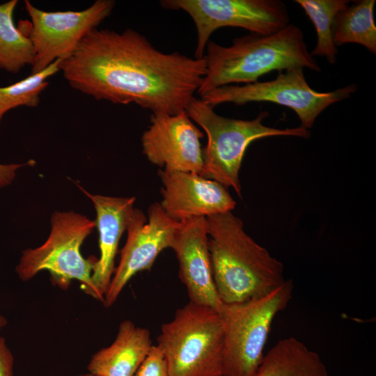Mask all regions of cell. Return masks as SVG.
<instances>
[{
	"mask_svg": "<svg viewBox=\"0 0 376 376\" xmlns=\"http://www.w3.org/2000/svg\"><path fill=\"white\" fill-rule=\"evenodd\" d=\"M160 205L178 221L232 212L236 203L221 183L191 172L159 170Z\"/></svg>",
	"mask_w": 376,
	"mask_h": 376,
	"instance_id": "4fadbf2b",
	"label": "cell"
},
{
	"mask_svg": "<svg viewBox=\"0 0 376 376\" xmlns=\"http://www.w3.org/2000/svg\"><path fill=\"white\" fill-rule=\"evenodd\" d=\"M313 24L317 42L311 55L324 56L331 65L336 62L338 50L333 40V24L336 14L346 8L349 0H295Z\"/></svg>",
	"mask_w": 376,
	"mask_h": 376,
	"instance_id": "ffe728a7",
	"label": "cell"
},
{
	"mask_svg": "<svg viewBox=\"0 0 376 376\" xmlns=\"http://www.w3.org/2000/svg\"><path fill=\"white\" fill-rule=\"evenodd\" d=\"M34 163L33 160L29 161L25 164H0V188L8 185L14 180L16 175V171L18 169L24 165H31Z\"/></svg>",
	"mask_w": 376,
	"mask_h": 376,
	"instance_id": "cb8c5ba5",
	"label": "cell"
},
{
	"mask_svg": "<svg viewBox=\"0 0 376 376\" xmlns=\"http://www.w3.org/2000/svg\"><path fill=\"white\" fill-rule=\"evenodd\" d=\"M14 357L5 338L0 336V376H13Z\"/></svg>",
	"mask_w": 376,
	"mask_h": 376,
	"instance_id": "603a6c76",
	"label": "cell"
},
{
	"mask_svg": "<svg viewBox=\"0 0 376 376\" xmlns=\"http://www.w3.org/2000/svg\"><path fill=\"white\" fill-rule=\"evenodd\" d=\"M170 10H182L196 28L195 58H203L210 37L225 26L238 27L251 33L270 35L290 24L285 3L280 0H162Z\"/></svg>",
	"mask_w": 376,
	"mask_h": 376,
	"instance_id": "9c48e42d",
	"label": "cell"
},
{
	"mask_svg": "<svg viewBox=\"0 0 376 376\" xmlns=\"http://www.w3.org/2000/svg\"><path fill=\"white\" fill-rule=\"evenodd\" d=\"M171 249L178 260L180 279L186 287L189 301L218 311L222 301L212 275L206 218L180 221Z\"/></svg>",
	"mask_w": 376,
	"mask_h": 376,
	"instance_id": "5bb4252c",
	"label": "cell"
},
{
	"mask_svg": "<svg viewBox=\"0 0 376 376\" xmlns=\"http://www.w3.org/2000/svg\"><path fill=\"white\" fill-rule=\"evenodd\" d=\"M205 49L206 73L197 91L200 96L233 83L256 82L272 71L293 68L321 71L302 31L290 23L270 35L251 33L236 38L228 47L209 41Z\"/></svg>",
	"mask_w": 376,
	"mask_h": 376,
	"instance_id": "3957f363",
	"label": "cell"
},
{
	"mask_svg": "<svg viewBox=\"0 0 376 376\" xmlns=\"http://www.w3.org/2000/svg\"><path fill=\"white\" fill-rule=\"evenodd\" d=\"M185 111L190 119L201 126L207 136L204 150L203 177L215 180L226 188L232 187L241 197L239 172L248 146L255 140L274 136H310L302 127L277 129L265 125L269 116L261 111L252 120H242L219 116L214 107L195 97Z\"/></svg>",
	"mask_w": 376,
	"mask_h": 376,
	"instance_id": "277c9868",
	"label": "cell"
},
{
	"mask_svg": "<svg viewBox=\"0 0 376 376\" xmlns=\"http://www.w3.org/2000/svg\"><path fill=\"white\" fill-rule=\"evenodd\" d=\"M63 59H58L42 71L7 86L0 87V123L5 113L21 106L36 107L40 95L48 86V79L60 71Z\"/></svg>",
	"mask_w": 376,
	"mask_h": 376,
	"instance_id": "44dd1931",
	"label": "cell"
},
{
	"mask_svg": "<svg viewBox=\"0 0 376 376\" xmlns=\"http://www.w3.org/2000/svg\"><path fill=\"white\" fill-rule=\"evenodd\" d=\"M115 4L113 0H97L82 10L50 12L25 0L31 21L27 36L36 54L31 74L40 72L56 60L70 56L85 36L111 15Z\"/></svg>",
	"mask_w": 376,
	"mask_h": 376,
	"instance_id": "30bf717a",
	"label": "cell"
},
{
	"mask_svg": "<svg viewBox=\"0 0 376 376\" xmlns=\"http://www.w3.org/2000/svg\"><path fill=\"white\" fill-rule=\"evenodd\" d=\"M157 340L170 376H223L224 324L217 310L189 301L162 324Z\"/></svg>",
	"mask_w": 376,
	"mask_h": 376,
	"instance_id": "5b68a950",
	"label": "cell"
},
{
	"mask_svg": "<svg viewBox=\"0 0 376 376\" xmlns=\"http://www.w3.org/2000/svg\"><path fill=\"white\" fill-rule=\"evenodd\" d=\"M7 324L6 319L0 314V331Z\"/></svg>",
	"mask_w": 376,
	"mask_h": 376,
	"instance_id": "d4e9b609",
	"label": "cell"
},
{
	"mask_svg": "<svg viewBox=\"0 0 376 376\" xmlns=\"http://www.w3.org/2000/svg\"><path fill=\"white\" fill-rule=\"evenodd\" d=\"M179 224L180 221L168 215L159 203L150 205L148 217L141 210L134 208L126 229V243L104 295L105 306L115 303L136 274L150 269L158 255L172 247Z\"/></svg>",
	"mask_w": 376,
	"mask_h": 376,
	"instance_id": "8fae6325",
	"label": "cell"
},
{
	"mask_svg": "<svg viewBox=\"0 0 376 376\" xmlns=\"http://www.w3.org/2000/svg\"><path fill=\"white\" fill-rule=\"evenodd\" d=\"M77 376H95L93 375H92L91 373H85V374H81V375H79Z\"/></svg>",
	"mask_w": 376,
	"mask_h": 376,
	"instance_id": "484cf974",
	"label": "cell"
},
{
	"mask_svg": "<svg viewBox=\"0 0 376 376\" xmlns=\"http://www.w3.org/2000/svg\"><path fill=\"white\" fill-rule=\"evenodd\" d=\"M303 69L293 68L284 72L281 71L270 81L221 86L201 96V99L213 107L224 103L237 105L253 102L275 103L293 110L301 122V127L308 130L326 108L349 98L355 93L357 85L350 84L330 92L316 91L308 84Z\"/></svg>",
	"mask_w": 376,
	"mask_h": 376,
	"instance_id": "ba28073f",
	"label": "cell"
},
{
	"mask_svg": "<svg viewBox=\"0 0 376 376\" xmlns=\"http://www.w3.org/2000/svg\"><path fill=\"white\" fill-rule=\"evenodd\" d=\"M74 89L97 100L135 104L152 114L185 111L206 73V61L157 50L139 32L95 29L63 59Z\"/></svg>",
	"mask_w": 376,
	"mask_h": 376,
	"instance_id": "6da1fadb",
	"label": "cell"
},
{
	"mask_svg": "<svg viewBox=\"0 0 376 376\" xmlns=\"http://www.w3.org/2000/svg\"><path fill=\"white\" fill-rule=\"evenodd\" d=\"M152 345L148 329L125 320L114 341L92 356L88 373L95 376H134Z\"/></svg>",
	"mask_w": 376,
	"mask_h": 376,
	"instance_id": "2e32d148",
	"label": "cell"
},
{
	"mask_svg": "<svg viewBox=\"0 0 376 376\" xmlns=\"http://www.w3.org/2000/svg\"><path fill=\"white\" fill-rule=\"evenodd\" d=\"M203 136L185 111L175 115L152 114L150 125L141 136L143 152L149 162L164 170L203 177Z\"/></svg>",
	"mask_w": 376,
	"mask_h": 376,
	"instance_id": "7c38bea8",
	"label": "cell"
},
{
	"mask_svg": "<svg viewBox=\"0 0 376 376\" xmlns=\"http://www.w3.org/2000/svg\"><path fill=\"white\" fill-rule=\"evenodd\" d=\"M96 223L74 212H56L52 217V230L45 243L22 252L16 272L28 281L42 270H47L53 280L65 289L72 280L81 283L86 293L97 299L91 276L97 259L85 258L81 246Z\"/></svg>",
	"mask_w": 376,
	"mask_h": 376,
	"instance_id": "52a82bcc",
	"label": "cell"
},
{
	"mask_svg": "<svg viewBox=\"0 0 376 376\" xmlns=\"http://www.w3.org/2000/svg\"><path fill=\"white\" fill-rule=\"evenodd\" d=\"M375 2V0L354 1L336 14L333 24V40L336 46L359 44L376 54Z\"/></svg>",
	"mask_w": 376,
	"mask_h": 376,
	"instance_id": "ac0fdd59",
	"label": "cell"
},
{
	"mask_svg": "<svg viewBox=\"0 0 376 376\" xmlns=\"http://www.w3.org/2000/svg\"><path fill=\"white\" fill-rule=\"evenodd\" d=\"M256 376H329L321 357L293 338L280 340L267 354Z\"/></svg>",
	"mask_w": 376,
	"mask_h": 376,
	"instance_id": "e0dca14e",
	"label": "cell"
},
{
	"mask_svg": "<svg viewBox=\"0 0 376 376\" xmlns=\"http://www.w3.org/2000/svg\"><path fill=\"white\" fill-rule=\"evenodd\" d=\"M79 187L92 201L97 213L95 223L99 231L100 256L95 264L91 280L97 299L103 302L115 269L114 260L118 243L127 229L135 198L93 195Z\"/></svg>",
	"mask_w": 376,
	"mask_h": 376,
	"instance_id": "9a60e30c",
	"label": "cell"
},
{
	"mask_svg": "<svg viewBox=\"0 0 376 376\" xmlns=\"http://www.w3.org/2000/svg\"><path fill=\"white\" fill-rule=\"evenodd\" d=\"M18 3L11 0L0 4V68L11 73L25 65H33L36 54L31 40L13 22Z\"/></svg>",
	"mask_w": 376,
	"mask_h": 376,
	"instance_id": "d6986e66",
	"label": "cell"
},
{
	"mask_svg": "<svg viewBox=\"0 0 376 376\" xmlns=\"http://www.w3.org/2000/svg\"><path fill=\"white\" fill-rule=\"evenodd\" d=\"M292 291L288 279L261 297L222 302L218 311L224 324L223 376H256L273 321L287 307Z\"/></svg>",
	"mask_w": 376,
	"mask_h": 376,
	"instance_id": "8992f818",
	"label": "cell"
},
{
	"mask_svg": "<svg viewBox=\"0 0 376 376\" xmlns=\"http://www.w3.org/2000/svg\"><path fill=\"white\" fill-rule=\"evenodd\" d=\"M134 376H170L164 356L157 345L152 346Z\"/></svg>",
	"mask_w": 376,
	"mask_h": 376,
	"instance_id": "7402d4cb",
	"label": "cell"
},
{
	"mask_svg": "<svg viewBox=\"0 0 376 376\" xmlns=\"http://www.w3.org/2000/svg\"><path fill=\"white\" fill-rule=\"evenodd\" d=\"M205 218L213 279L223 303L261 297L285 281L282 263L246 233L232 212Z\"/></svg>",
	"mask_w": 376,
	"mask_h": 376,
	"instance_id": "7a4b0ae2",
	"label": "cell"
}]
</instances>
